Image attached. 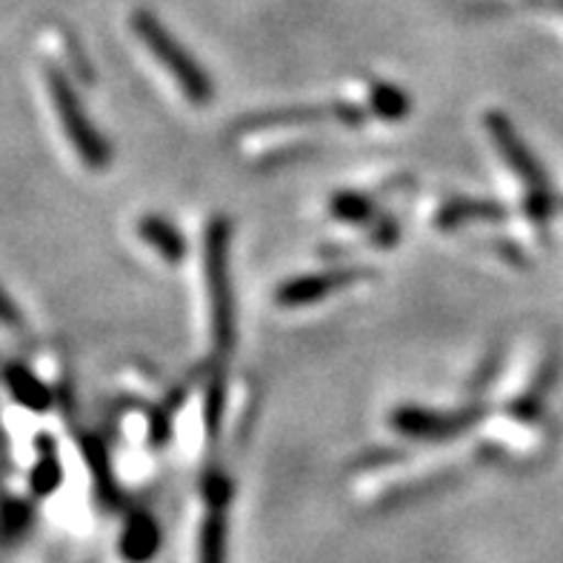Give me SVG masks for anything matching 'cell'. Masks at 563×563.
Returning a JSON list of instances; mask_svg holds the SVG:
<instances>
[{"mask_svg": "<svg viewBox=\"0 0 563 563\" xmlns=\"http://www.w3.org/2000/svg\"><path fill=\"white\" fill-rule=\"evenodd\" d=\"M3 386L9 389L14 404H21L23 409L43 412V409L49 407L52 393L35 378V372L23 369V366H9V369L3 372Z\"/></svg>", "mask_w": 563, "mask_h": 563, "instance_id": "cell-5", "label": "cell"}, {"mask_svg": "<svg viewBox=\"0 0 563 563\" xmlns=\"http://www.w3.org/2000/svg\"><path fill=\"white\" fill-rule=\"evenodd\" d=\"M207 272L209 292H212L214 332L218 341L227 346L232 341V298H229V272H227V227L214 223L207 243Z\"/></svg>", "mask_w": 563, "mask_h": 563, "instance_id": "cell-3", "label": "cell"}, {"mask_svg": "<svg viewBox=\"0 0 563 563\" xmlns=\"http://www.w3.org/2000/svg\"><path fill=\"white\" fill-rule=\"evenodd\" d=\"M350 278V272H341V275H309V278H300L295 280V284L284 286L280 300H284V303H292V307H298V303H312V300L323 298L329 289L346 284Z\"/></svg>", "mask_w": 563, "mask_h": 563, "instance_id": "cell-6", "label": "cell"}, {"mask_svg": "<svg viewBox=\"0 0 563 563\" xmlns=\"http://www.w3.org/2000/svg\"><path fill=\"white\" fill-rule=\"evenodd\" d=\"M132 29H135V35L143 41V46L164 64V69L169 71L172 78L178 80V86L186 92V98L195 100V103H203V100L212 98V84H209L207 71L200 69L192 57L186 55L184 46L161 26V21H157L155 14L135 12Z\"/></svg>", "mask_w": 563, "mask_h": 563, "instance_id": "cell-2", "label": "cell"}, {"mask_svg": "<svg viewBox=\"0 0 563 563\" xmlns=\"http://www.w3.org/2000/svg\"><path fill=\"white\" fill-rule=\"evenodd\" d=\"M489 135H493V141L498 143V150L504 152V157H507V164L512 166L518 175H521L523 180H527L532 189H536L538 195H543V178H541V169L536 166V161L529 157L527 146L521 143V137L515 135L512 126L507 123V118H500V114H489Z\"/></svg>", "mask_w": 563, "mask_h": 563, "instance_id": "cell-4", "label": "cell"}, {"mask_svg": "<svg viewBox=\"0 0 563 563\" xmlns=\"http://www.w3.org/2000/svg\"><path fill=\"white\" fill-rule=\"evenodd\" d=\"M141 235L146 238V241H150L161 255L169 257V261H178V257L184 255V241H180L178 232H175L166 221L146 218V221L141 223Z\"/></svg>", "mask_w": 563, "mask_h": 563, "instance_id": "cell-7", "label": "cell"}, {"mask_svg": "<svg viewBox=\"0 0 563 563\" xmlns=\"http://www.w3.org/2000/svg\"><path fill=\"white\" fill-rule=\"evenodd\" d=\"M43 84H46L49 107L55 112L57 123H60V132H64L66 143L75 150L80 164L89 166V169H103L109 164V146L98 135L95 123L86 118L84 103H80L78 92L71 89L66 71L57 69V64H46Z\"/></svg>", "mask_w": 563, "mask_h": 563, "instance_id": "cell-1", "label": "cell"}]
</instances>
